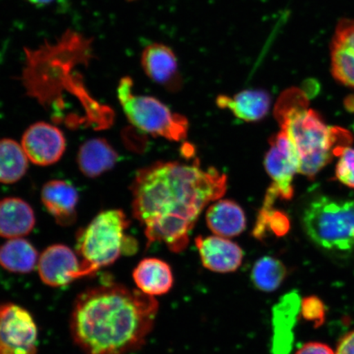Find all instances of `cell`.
I'll use <instances>...</instances> for the list:
<instances>
[{
    "mask_svg": "<svg viewBox=\"0 0 354 354\" xmlns=\"http://www.w3.org/2000/svg\"><path fill=\"white\" fill-rule=\"evenodd\" d=\"M227 177L214 167L158 162L137 172L131 185L135 218L145 227L148 245L165 243L180 253L189 243L190 232L205 207L223 197Z\"/></svg>",
    "mask_w": 354,
    "mask_h": 354,
    "instance_id": "obj_1",
    "label": "cell"
},
{
    "mask_svg": "<svg viewBox=\"0 0 354 354\" xmlns=\"http://www.w3.org/2000/svg\"><path fill=\"white\" fill-rule=\"evenodd\" d=\"M158 312L153 296L105 283L77 295L71 314V335L86 354H130L145 344Z\"/></svg>",
    "mask_w": 354,
    "mask_h": 354,
    "instance_id": "obj_2",
    "label": "cell"
},
{
    "mask_svg": "<svg viewBox=\"0 0 354 354\" xmlns=\"http://www.w3.org/2000/svg\"><path fill=\"white\" fill-rule=\"evenodd\" d=\"M308 100L302 88L291 87L279 97L274 113L297 151L299 174L313 179L331 162L334 146L331 127L308 109Z\"/></svg>",
    "mask_w": 354,
    "mask_h": 354,
    "instance_id": "obj_3",
    "label": "cell"
},
{
    "mask_svg": "<svg viewBox=\"0 0 354 354\" xmlns=\"http://www.w3.org/2000/svg\"><path fill=\"white\" fill-rule=\"evenodd\" d=\"M130 225L125 212L109 209L100 212L77 236V253L93 275L98 269L112 265L120 256L138 250L136 239L127 236Z\"/></svg>",
    "mask_w": 354,
    "mask_h": 354,
    "instance_id": "obj_4",
    "label": "cell"
},
{
    "mask_svg": "<svg viewBox=\"0 0 354 354\" xmlns=\"http://www.w3.org/2000/svg\"><path fill=\"white\" fill-rule=\"evenodd\" d=\"M302 225L309 240L323 250H354V199H313L303 212Z\"/></svg>",
    "mask_w": 354,
    "mask_h": 354,
    "instance_id": "obj_5",
    "label": "cell"
},
{
    "mask_svg": "<svg viewBox=\"0 0 354 354\" xmlns=\"http://www.w3.org/2000/svg\"><path fill=\"white\" fill-rule=\"evenodd\" d=\"M133 87L129 77L121 79L118 87V100L133 126L140 131L171 141L187 138V118L172 113L166 104L154 97L135 95Z\"/></svg>",
    "mask_w": 354,
    "mask_h": 354,
    "instance_id": "obj_6",
    "label": "cell"
},
{
    "mask_svg": "<svg viewBox=\"0 0 354 354\" xmlns=\"http://www.w3.org/2000/svg\"><path fill=\"white\" fill-rule=\"evenodd\" d=\"M37 326L28 310L0 305V354H37Z\"/></svg>",
    "mask_w": 354,
    "mask_h": 354,
    "instance_id": "obj_7",
    "label": "cell"
},
{
    "mask_svg": "<svg viewBox=\"0 0 354 354\" xmlns=\"http://www.w3.org/2000/svg\"><path fill=\"white\" fill-rule=\"evenodd\" d=\"M270 149L264 158V167L281 199L294 196L293 180L299 172V156L289 136L281 130L271 137Z\"/></svg>",
    "mask_w": 354,
    "mask_h": 354,
    "instance_id": "obj_8",
    "label": "cell"
},
{
    "mask_svg": "<svg viewBox=\"0 0 354 354\" xmlns=\"http://www.w3.org/2000/svg\"><path fill=\"white\" fill-rule=\"evenodd\" d=\"M39 278L44 284L50 287H62L78 279L92 276L77 253L68 246L56 243L48 247L39 257L37 264Z\"/></svg>",
    "mask_w": 354,
    "mask_h": 354,
    "instance_id": "obj_9",
    "label": "cell"
},
{
    "mask_svg": "<svg viewBox=\"0 0 354 354\" xmlns=\"http://www.w3.org/2000/svg\"><path fill=\"white\" fill-rule=\"evenodd\" d=\"M21 147L29 161L38 166L59 162L66 150V140L59 128L39 122L29 127L22 136Z\"/></svg>",
    "mask_w": 354,
    "mask_h": 354,
    "instance_id": "obj_10",
    "label": "cell"
},
{
    "mask_svg": "<svg viewBox=\"0 0 354 354\" xmlns=\"http://www.w3.org/2000/svg\"><path fill=\"white\" fill-rule=\"evenodd\" d=\"M330 72L336 82L354 88V20H339L330 44Z\"/></svg>",
    "mask_w": 354,
    "mask_h": 354,
    "instance_id": "obj_11",
    "label": "cell"
},
{
    "mask_svg": "<svg viewBox=\"0 0 354 354\" xmlns=\"http://www.w3.org/2000/svg\"><path fill=\"white\" fill-rule=\"evenodd\" d=\"M144 72L152 81L175 92L183 86L178 61L171 48L160 43L149 44L141 55Z\"/></svg>",
    "mask_w": 354,
    "mask_h": 354,
    "instance_id": "obj_12",
    "label": "cell"
},
{
    "mask_svg": "<svg viewBox=\"0 0 354 354\" xmlns=\"http://www.w3.org/2000/svg\"><path fill=\"white\" fill-rule=\"evenodd\" d=\"M300 296L293 290L286 294L272 308V354H290L294 346V329L301 307Z\"/></svg>",
    "mask_w": 354,
    "mask_h": 354,
    "instance_id": "obj_13",
    "label": "cell"
},
{
    "mask_svg": "<svg viewBox=\"0 0 354 354\" xmlns=\"http://www.w3.org/2000/svg\"><path fill=\"white\" fill-rule=\"evenodd\" d=\"M201 262L207 269L218 273L236 272L241 267L243 252L237 243L218 236L196 239Z\"/></svg>",
    "mask_w": 354,
    "mask_h": 354,
    "instance_id": "obj_14",
    "label": "cell"
},
{
    "mask_svg": "<svg viewBox=\"0 0 354 354\" xmlns=\"http://www.w3.org/2000/svg\"><path fill=\"white\" fill-rule=\"evenodd\" d=\"M41 201L56 223L63 227L75 223L77 218V189L68 180H52L41 189Z\"/></svg>",
    "mask_w": 354,
    "mask_h": 354,
    "instance_id": "obj_15",
    "label": "cell"
},
{
    "mask_svg": "<svg viewBox=\"0 0 354 354\" xmlns=\"http://www.w3.org/2000/svg\"><path fill=\"white\" fill-rule=\"evenodd\" d=\"M216 102L220 109H229L241 120L255 122L267 117L271 109L272 97L261 88H249L233 97L219 95Z\"/></svg>",
    "mask_w": 354,
    "mask_h": 354,
    "instance_id": "obj_16",
    "label": "cell"
},
{
    "mask_svg": "<svg viewBox=\"0 0 354 354\" xmlns=\"http://www.w3.org/2000/svg\"><path fill=\"white\" fill-rule=\"evenodd\" d=\"M119 159L118 153L107 140L93 138L81 145L77 153V165L82 174L96 178L113 169Z\"/></svg>",
    "mask_w": 354,
    "mask_h": 354,
    "instance_id": "obj_17",
    "label": "cell"
},
{
    "mask_svg": "<svg viewBox=\"0 0 354 354\" xmlns=\"http://www.w3.org/2000/svg\"><path fill=\"white\" fill-rule=\"evenodd\" d=\"M35 225L34 210L24 199L10 197L0 201V236L22 238L32 232Z\"/></svg>",
    "mask_w": 354,
    "mask_h": 354,
    "instance_id": "obj_18",
    "label": "cell"
},
{
    "mask_svg": "<svg viewBox=\"0 0 354 354\" xmlns=\"http://www.w3.org/2000/svg\"><path fill=\"white\" fill-rule=\"evenodd\" d=\"M132 277L138 290L153 297L167 294L174 285L170 265L156 258L141 260Z\"/></svg>",
    "mask_w": 354,
    "mask_h": 354,
    "instance_id": "obj_19",
    "label": "cell"
},
{
    "mask_svg": "<svg viewBox=\"0 0 354 354\" xmlns=\"http://www.w3.org/2000/svg\"><path fill=\"white\" fill-rule=\"evenodd\" d=\"M207 227L216 236L232 238L240 236L246 228L245 212L237 203L221 199L209 207L206 214Z\"/></svg>",
    "mask_w": 354,
    "mask_h": 354,
    "instance_id": "obj_20",
    "label": "cell"
},
{
    "mask_svg": "<svg viewBox=\"0 0 354 354\" xmlns=\"http://www.w3.org/2000/svg\"><path fill=\"white\" fill-rule=\"evenodd\" d=\"M280 198L277 190L270 185L264 198L263 206L257 216L253 236L259 241H263L274 234L277 237L286 236L290 229V221L284 212L274 209L277 199Z\"/></svg>",
    "mask_w": 354,
    "mask_h": 354,
    "instance_id": "obj_21",
    "label": "cell"
},
{
    "mask_svg": "<svg viewBox=\"0 0 354 354\" xmlns=\"http://www.w3.org/2000/svg\"><path fill=\"white\" fill-rule=\"evenodd\" d=\"M37 249L24 238L10 239L0 245V266L17 274L32 272L38 264Z\"/></svg>",
    "mask_w": 354,
    "mask_h": 354,
    "instance_id": "obj_22",
    "label": "cell"
},
{
    "mask_svg": "<svg viewBox=\"0 0 354 354\" xmlns=\"http://www.w3.org/2000/svg\"><path fill=\"white\" fill-rule=\"evenodd\" d=\"M29 159L21 145L12 139L0 140V183L13 184L28 171Z\"/></svg>",
    "mask_w": 354,
    "mask_h": 354,
    "instance_id": "obj_23",
    "label": "cell"
},
{
    "mask_svg": "<svg viewBox=\"0 0 354 354\" xmlns=\"http://www.w3.org/2000/svg\"><path fill=\"white\" fill-rule=\"evenodd\" d=\"M286 276L287 268L281 261L272 256H265L254 263L250 279L256 289L272 292L281 286Z\"/></svg>",
    "mask_w": 354,
    "mask_h": 354,
    "instance_id": "obj_24",
    "label": "cell"
},
{
    "mask_svg": "<svg viewBox=\"0 0 354 354\" xmlns=\"http://www.w3.org/2000/svg\"><path fill=\"white\" fill-rule=\"evenodd\" d=\"M300 314L304 319L313 322L314 327L317 328L325 322L324 304L316 296H309L301 301Z\"/></svg>",
    "mask_w": 354,
    "mask_h": 354,
    "instance_id": "obj_25",
    "label": "cell"
},
{
    "mask_svg": "<svg viewBox=\"0 0 354 354\" xmlns=\"http://www.w3.org/2000/svg\"><path fill=\"white\" fill-rule=\"evenodd\" d=\"M335 176L339 183L354 189V149L345 148L339 155Z\"/></svg>",
    "mask_w": 354,
    "mask_h": 354,
    "instance_id": "obj_26",
    "label": "cell"
},
{
    "mask_svg": "<svg viewBox=\"0 0 354 354\" xmlns=\"http://www.w3.org/2000/svg\"><path fill=\"white\" fill-rule=\"evenodd\" d=\"M295 354H335V353L326 344L311 342L304 345Z\"/></svg>",
    "mask_w": 354,
    "mask_h": 354,
    "instance_id": "obj_27",
    "label": "cell"
},
{
    "mask_svg": "<svg viewBox=\"0 0 354 354\" xmlns=\"http://www.w3.org/2000/svg\"><path fill=\"white\" fill-rule=\"evenodd\" d=\"M335 354H354V330L342 339Z\"/></svg>",
    "mask_w": 354,
    "mask_h": 354,
    "instance_id": "obj_28",
    "label": "cell"
},
{
    "mask_svg": "<svg viewBox=\"0 0 354 354\" xmlns=\"http://www.w3.org/2000/svg\"><path fill=\"white\" fill-rule=\"evenodd\" d=\"M302 90L305 94L307 95L308 98H310V97L316 95L317 93L319 92L320 85L316 80H308V81L304 83Z\"/></svg>",
    "mask_w": 354,
    "mask_h": 354,
    "instance_id": "obj_29",
    "label": "cell"
},
{
    "mask_svg": "<svg viewBox=\"0 0 354 354\" xmlns=\"http://www.w3.org/2000/svg\"><path fill=\"white\" fill-rule=\"evenodd\" d=\"M344 107L347 112L354 113V95H349L344 100Z\"/></svg>",
    "mask_w": 354,
    "mask_h": 354,
    "instance_id": "obj_30",
    "label": "cell"
},
{
    "mask_svg": "<svg viewBox=\"0 0 354 354\" xmlns=\"http://www.w3.org/2000/svg\"><path fill=\"white\" fill-rule=\"evenodd\" d=\"M28 1L34 4L35 6L42 7L47 6V4H50L54 1V0H28Z\"/></svg>",
    "mask_w": 354,
    "mask_h": 354,
    "instance_id": "obj_31",
    "label": "cell"
}]
</instances>
